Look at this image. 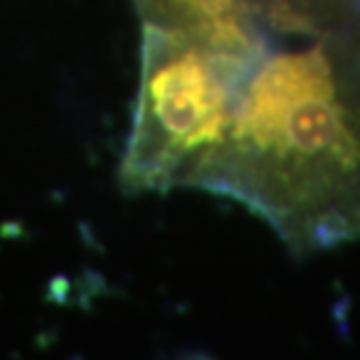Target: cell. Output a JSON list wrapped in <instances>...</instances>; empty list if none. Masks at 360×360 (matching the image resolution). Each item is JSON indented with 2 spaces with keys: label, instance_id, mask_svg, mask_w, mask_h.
<instances>
[{
  "label": "cell",
  "instance_id": "cell-1",
  "mask_svg": "<svg viewBox=\"0 0 360 360\" xmlns=\"http://www.w3.org/2000/svg\"><path fill=\"white\" fill-rule=\"evenodd\" d=\"M241 84L243 73L234 59L143 28L141 87L122 183L131 192L197 185L232 124Z\"/></svg>",
  "mask_w": 360,
  "mask_h": 360
},
{
  "label": "cell",
  "instance_id": "cell-2",
  "mask_svg": "<svg viewBox=\"0 0 360 360\" xmlns=\"http://www.w3.org/2000/svg\"><path fill=\"white\" fill-rule=\"evenodd\" d=\"M134 5L143 28L180 35L241 63L250 61L236 0H134Z\"/></svg>",
  "mask_w": 360,
  "mask_h": 360
}]
</instances>
